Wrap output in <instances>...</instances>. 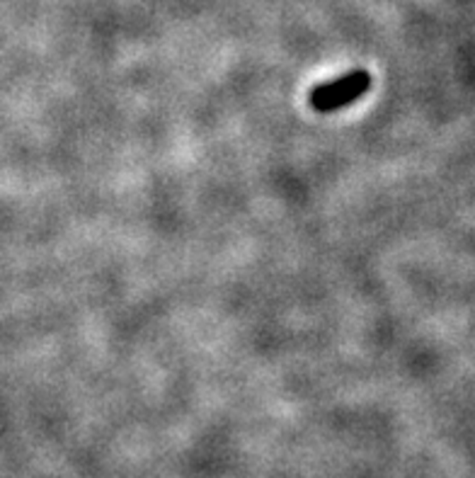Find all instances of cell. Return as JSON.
Listing matches in <instances>:
<instances>
[{
    "label": "cell",
    "mask_w": 475,
    "mask_h": 478,
    "mask_svg": "<svg viewBox=\"0 0 475 478\" xmlns=\"http://www.w3.org/2000/svg\"><path fill=\"white\" fill-rule=\"evenodd\" d=\"M369 85H371V76L367 71H352L333 83L318 85L310 93V105L318 112H335V109L347 107L354 100H359L369 90Z\"/></svg>",
    "instance_id": "cell-1"
}]
</instances>
